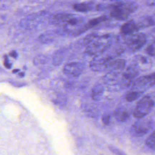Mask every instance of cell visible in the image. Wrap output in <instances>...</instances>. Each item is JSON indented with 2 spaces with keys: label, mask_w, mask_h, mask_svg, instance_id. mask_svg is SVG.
Instances as JSON below:
<instances>
[{
  "label": "cell",
  "mask_w": 155,
  "mask_h": 155,
  "mask_svg": "<svg viewBox=\"0 0 155 155\" xmlns=\"http://www.w3.org/2000/svg\"><path fill=\"white\" fill-rule=\"evenodd\" d=\"M10 55L12 57L14 58H16L17 57V53H16V52L15 51H11L10 53Z\"/></svg>",
  "instance_id": "obj_23"
},
{
  "label": "cell",
  "mask_w": 155,
  "mask_h": 155,
  "mask_svg": "<svg viewBox=\"0 0 155 155\" xmlns=\"http://www.w3.org/2000/svg\"><path fill=\"white\" fill-rule=\"evenodd\" d=\"M104 91V87L101 84L96 85L92 89L91 96L93 100L98 101L102 96Z\"/></svg>",
  "instance_id": "obj_15"
},
{
  "label": "cell",
  "mask_w": 155,
  "mask_h": 155,
  "mask_svg": "<svg viewBox=\"0 0 155 155\" xmlns=\"http://www.w3.org/2000/svg\"><path fill=\"white\" fill-rule=\"evenodd\" d=\"M93 7V3L91 2H81L75 3L73 5V8L79 12H87L92 10Z\"/></svg>",
  "instance_id": "obj_14"
},
{
  "label": "cell",
  "mask_w": 155,
  "mask_h": 155,
  "mask_svg": "<svg viewBox=\"0 0 155 155\" xmlns=\"http://www.w3.org/2000/svg\"><path fill=\"white\" fill-rule=\"evenodd\" d=\"M136 62L137 63V65H136L137 67L139 65L145 66V65H147L150 64L149 59L143 56H137L136 59Z\"/></svg>",
  "instance_id": "obj_18"
},
{
  "label": "cell",
  "mask_w": 155,
  "mask_h": 155,
  "mask_svg": "<svg viewBox=\"0 0 155 155\" xmlns=\"http://www.w3.org/2000/svg\"><path fill=\"white\" fill-rule=\"evenodd\" d=\"M155 85V73L140 76L133 79L128 85L130 90L143 91Z\"/></svg>",
  "instance_id": "obj_6"
},
{
  "label": "cell",
  "mask_w": 155,
  "mask_h": 155,
  "mask_svg": "<svg viewBox=\"0 0 155 155\" xmlns=\"http://www.w3.org/2000/svg\"><path fill=\"white\" fill-rule=\"evenodd\" d=\"M108 19H109L108 17L105 15L93 18L90 21H88L87 22L84 23L82 25H81L78 28L74 30L70 35L73 36H78L82 34V33L85 32V31L99 25L101 23L108 20Z\"/></svg>",
  "instance_id": "obj_8"
},
{
  "label": "cell",
  "mask_w": 155,
  "mask_h": 155,
  "mask_svg": "<svg viewBox=\"0 0 155 155\" xmlns=\"http://www.w3.org/2000/svg\"><path fill=\"white\" fill-rule=\"evenodd\" d=\"M85 19L82 16L67 13H56L51 18V22L53 24L62 28L70 35L82 25Z\"/></svg>",
  "instance_id": "obj_2"
},
{
  "label": "cell",
  "mask_w": 155,
  "mask_h": 155,
  "mask_svg": "<svg viewBox=\"0 0 155 155\" xmlns=\"http://www.w3.org/2000/svg\"><path fill=\"white\" fill-rule=\"evenodd\" d=\"M63 51H57L54 57H53V61L54 64L59 65L61 64L62 60H63Z\"/></svg>",
  "instance_id": "obj_19"
},
{
  "label": "cell",
  "mask_w": 155,
  "mask_h": 155,
  "mask_svg": "<svg viewBox=\"0 0 155 155\" xmlns=\"http://www.w3.org/2000/svg\"><path fill=\"white\" fill-rule=\"evenodd\" d=\"M142 28H143V27L140 21H136L134 20H130L120 27V32L122 36H126L136 33Z\"/></svg>",
  "instance_id": "obj_10"
},
{
  "label": "cell",
  "mask_w": 155,
  "mask_h": 155,
  "mask_svg": "<svg viewBox=\"0 0 155 155\" xmlns=\"http://www.w3.org/2000/svg\"><path fill=\"white\" fill-rule=\"evenodd\" d=\"M139 74V69L136 65L128 67L122 74V81L127 87L130 83Z\"/></svg>",
  "instance_id": "obj_11"
},
{
  "label": "cell",
  "mask_w": 155,
  "mask_h": 155,
  "mask_svg": "<svg viewBox=\"0 0 155 155\" xmlns=\"http://www.w3.org/2000/svg\"><path fill=\"white\" fill-rule=\"evenodd\" d=\"M114 116L115 119L121 122H124L128 120L130 116L129 111L124 108H118L114 111Z\"/></svg>",
  "instance_id": "obj_13"
},
{
  "label": "cell",
  "mask_w": 155,
  "mask_h": 155,
  "mask_svg": "<svg viewBox=\"0 0 155 155\" xmlns=\"http://www.w3.org/2000/svg\"><path fill=\"white\" fill-rule=\"evenodd\" d=\"M152 120L148 119L139 118L131 127L130 134L133 137H141L145 135L152 128Z\"/></svg>",
  "instance_id": "obj_7"
},
{
  "label": "cell",
  "mask_w": 155,
  "mask_h": 155,
  "mask_svg": "<svg viewBox=\"0 0 155 155\" xmlns=\"http://www.w3.org/2000/svg\"><path fill=\"white\" fill-rule=\"evenodd\" d=\"M123 42L125 44L128 50L134 52L140 50L146 43L147 37L142 33H133L129 35L124 36Z\"/></svg>",
  "instance_id": "obj_5"
},
{
  "label": "cell",
  "mask_w": 155,
  "mask_h": 155,
  "mask_svg": "<svg viewBox=\"0 0 155 155\" xmlns=\"http://www.w3.org/2000/svg\"><path fill=\"white\" fill-rule=\"evenodd\" d=\"M4 65L7 68H10V67H11V65L8 61V59L7 56H5V57H4Z\"/></svg>",
  "instance_id": "obj_22"
},
{
  "label": "cell",
  "mask_w": 155,
  "mask_h": 155,
  "mask_svg": "<svg viewBox=\"0 0 155 155\" xmlns=\"http://www.w3.org/2000/svg\"><path fill=\"white\" fill-rule=\"evenodd\" d=\"M111 1H116V0H111Z\"/></svg>",
  "instance_id": "obj_27"
},
{
  "label": "cell",
  "mask_w": 155,
  "mask_h": 155,
  "mask_svg": "<svg viewBox=\"0 0 155 155\" xmlns=\"http://www.w3.org/2000/svg\"><path fill=\"white\" fill-rule=\"evenodd\" d=\"M146 145L150 149L155 150V130L147 137Z\"/></svg>",
  "instance_id": "obj_17"
},
{
  "label": "cell",
  "mask_w": 155,
  "mask_h": 155,
  "mask_svg": "<svg viewBox=\"0 0 155 155\" xmlns=\"http://www.w3.org/2000/svg\"><path fill=\"white\" fill-rule=\"evenodd\" d=\"M19 74H20L21 76H24V73H20Z\"/></svg>",
  "instance_id": "obj_25"
},
{
  "label": "cell",
  "mask_w": 155,
  "mask_h": 155,
  "mask_svg": "<svg viewBox=\"0 0 155 155\" xmlns=\"http://www.w3.org/2000/svg\"><path fill=\"white\" fill-rule=\"evenodd\" d=\"M153 36H154V38H155V32H154V34H153Z\"/></svg>",
  "instance_id": "obj_26"
},
{
  "label": "cell",
  "mask_w": 155,
  "mask_h": 155,
  "mask_svg": "<svg viewBox=\"0 0 155 155\" xmlns=\"http://www.w3.org/2000/svg\"><path fill=\"white\" fill-rule=\"evenodd\" d=\"M155 104L154 96L146 95L137 102L133 111V116L137 119L144 117L152 110Z\"/></svg>",
  "instance_id": "obj_4"
},
{
  "label": "cell",
  "mask_w": 155,
  "mask_h": 155,
  "mask_svg": "<svg viewBox=\"0 0 155 155\" xmlns=\"http://www.w3.org/2000/svg\"><path fill=\"white\" fill-rule=\"evenodd\" d=\"M143 93V91H142L131 90L130 91H128L126 94L125 97L128 102H132L133 101H135L139 97H140Z\"/></svg>",
  "instance_id": "obj_16"
},
{
  "label": "cell",
  "mask_w": 155,
  "mask_h": 155,
  "mask_svg": "<svg viewBox=\"0 0 155 155\" xmlns=\"http://www.w3.org/2000/svg\"><path fill=\"white\" fill-rule=\"evenodd\" d=\"M110 15L118 21H124L134 13L137 8V5L133 2L121 1L108 6Z\"/></svg>",
  "instance_id": "obj_3"
},
{
  "label": "cell",
  "mask_w": 155,
  "mask_h": 155,
  "mask_svg": "<svg viewBox=\"0 0 155 155\" xmlns=\"http://www.w3.org/2000/svg\"><path fill=\"white\" fill-rule=\"evenodd\" d=\"M84 70V65L81 62H70L66 64L64 68V73L70 77L77 78L79 76Z\"/></svg>",
  "instance_id": "obj_9"
},
{
  "label": "cell",
  "mask_w": 155,
  "mask_h": 155,
  "mask_svg": "<svg viewBox=\"0 0 155 155\" xmlns=\"http://www.w3.org/2000/svg\"><path fill=\"white\" fill-rule=\"evenodd\" d=\"M126 62L123 59H116L111 60L106 63L105 68L109 70V72L120 73L124 70Z\"/></svg>",
  "instance_id": "obj_12"
},
{
  "label": "cell",
  "mask_w": 155,
  "mask_h": 155,
  "mask_svg": "<svg viewBox=\"0 0 155 155\" xmlns=\"http://www.w3.org/2000/svg\"><path fill=\"white\" fill-rule=\"evenodd\" d=\"M146 52L148 55L155 57V41L147 47Z\"/></svg>",
  "instance_id": "obj_20"
},
{
  "label": "cell",
  "mask_w": 155,
  "mask_h": 155,
  "mask_svg": "<svg viewBox=\"0 0 155 155\" xmlns=\"http://www.w3.org/2000/svg\"><path fill=\"white\" fill-rule=\"evenodd\" d=\"M19 71V70H14L13 71V72H16V71Z\"/></svg>",
  "instance_id": "obj_24"
},
{
  "label": "cell",
  "mask_w": 155,
  "mask_h": 155,
  "mask_svg": "<svg viewBox=\"0 0 155 155\" xmlns=\"http://www.w3.org/2000/svg\"><path fill=\"white\" fill-rule=\"evenodd\" d=\"M111 39L110 35H98L93 33L84 37L82 43L86 46L85 52L88 54L96 56L110 48Z\"/></svg>",
  "instance_id": "obj_1"
},
{
  "label": "cell",
  "mask_w": 155,
  "mask_h": 155,
  "mask_svg": "<svg viewBox=\"0 0 155 155\" xmlns=\"http://www.w3.org/2000/svg\"><path fill=\"white\" fill-rule=\"evenodd\" d=\"M101 120H102V123H103L104 125H108V124H109V122H110V115H108V114H104V115L102 116V118H101Z\"/></svg>",
  "instance_id": "obj_21"
}]
</instances>
